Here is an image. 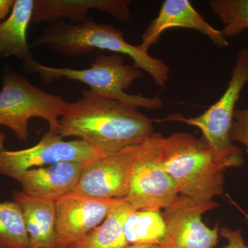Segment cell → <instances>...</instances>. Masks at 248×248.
<instances>
[{"label": "cell", "mask_w": 248, "mask_h": 248, "mask_svg": "<svg viewBox=\"0 0 248 248\" xmlns=\"http://www.w3.org/2000/svg\"><path fill=\"white\" fill-rule=\"evenodd\" d=\"M248 83V48L244 47L237 54L231 78L223 95L202 115L186 118L180 114H172L156 122H182L197 127L206 143L218 159L231 168L244 164L242 150L233 144L231 130L233 116L243 89Z\"/></svg>", "instance_id": "obj_5"}, {"label": "cell", "mask_w": 248, "mask_h": 248, "mask_svg": "<svg viewBox=\"0 0 248 248\" xmlns=\"http://www.w3.org/2000/svg\"><path fill=\"white\" fill-rule=\"evenodd\" d=\"M126 248H159L158 246H153V245H135V246H130Z\"/></svg>", "instance_id": "obj_25"}, {"label": "cell", "mask_w": 248, "mask_h": 248, "mask_svg": "<svg viewBox=\"0 0 248 248\" xmlns=\"http://www.w3.org/2000/svg\"><path fill=\"white\" fill-rule=\"evenodd\" d=\"M82 98L68 102L57 134L76 137L102 156L146 141L155 135L153 122L139 108L82 90Z\"/></svg>", "instance_id": "obj_1"}, {"label": "cell", "mask_w": 248, "mask_h": 248, "mask_svg": "<svg viewBox=\"0 0 248 248\" xmlns=\"http://www.w3.org/2000/svg\"><path fill=\"white\" fill-rule=\"evenodd\" d=\"M14 201L22 208L31 248H55V202L16 191Z\"/></svg>", "instance_id": "obj_15"}, {"label": "cell", "mask_w": 248, "mask_h": 248, "mask_svg": "<svg viewBox=\"0 0 248 248\" xmlns=\"http://www.w3.org/2000/svg\"><path fill=\"white\" fill-rule=\"evenodd\" d=\"M161 164L177 184L180 195L210 202L224 191V173L231 166L218 159L210 147L194 135L156 133Z\"/></svg>", "instance_id": "obj_3"}, {"label": "cell", "mask_w": 248, "mask_h": 248, "mask_svg": "<svg viewBox=\"0 0 248 248\" xmlns=\"http://www.w3.org/2000/svg\"><path fill=\"white\" fill-rule=\"evenodd\" d=\"M218 206L214 201L200 202L178 196L162 213L166 236L159 248H216L220 236L218 224L209 228L202 218Z\"/></svg>", "instance_id": "obj_9"}, {"label": "cell", "mask_w": 248, "mask_h": 248, "mask_svg": "<svg viewBox=\"0 0 248 248\" xmlns=\"http://www.w3.org/2000/svg\"><path fill=\"white\" fill-rule=\"evenodd\" d=\"M0 248H31L24 214L15 201L0 202Z\"/></svg>", "instance_id": "obj_19"}, {"label": "cell", "mask_w": 248, "mask_h": 248, "mask_svg": "<svg viewBox=\"0 0 248 248\" xmlns=\"http://www.w3.org/2000/svg\"><path fill=\"white\" fill-rule=\"evenodd\" d=\"M124 236L129 246L162 245L166 236V224L160 210H135L125 220Z\"/></svg>", "instance_id": "obj_18"}, {"label": "cell", "mask_w": 248, "mask_h": 248, "mask_svg": "<svg viewBox=\"0 0 248 248\" xmlns=\"http://www.w3.org/2000/svg\"><path fill=\"white\" fill-rule=\"evenodd\" d=\"M82 140L65 141L58 134L48 132L35 146L20 151L0 153V174L19 182L23 173L65 161L87 162L101 156Z\"/></svg>", "instance_id": "obj_8"}, {"label": "cell", "mask_w": 248, "mask_h": 248, "mask_svg": "<svg viewBox=\"0 0 248 248\" xmlns=\"http://www.w3.org/2000/svg\"><path fill=\"white\" fill-rule=\"evenodd\" d=\"M209 6L223 24L226 38L240 35L248 29V0H211Z\"/></svg>", "instance_id": "obj_20"}, {"label": "cell", "mask_w": 248, "mask_h": 248, "mask_svg": "<svg viewBox=\"0 0 248 248\" xmlns=\"http://www.w3.org/2000/svg\"><path fill=\"white\" fill-rule=\"evenodd\" d=\"M42 46L71 58L87 55L95 49L124 54L133 60L134 66L149 74L158 86L164 87L169 81L170 68L162 60L129 44L122 31L111 24L97 23L89 17L79 24L63 20L50 23L31 47Z\"/></svg>", "instance_id": "obj_2"}, {"label": "cell", "mask_w": 248, "mask_h": 248, "mask_svg": "<svg viewBox=\"0 0 248 248\" xmlns=\"http://www.w3.org/2000/svg\"><path fill=\"white\" fill-rule=\"evenodd\" d=\"M35 0H16L9 17L0 23V55L25 62L32 58L27 31L32 22Z\"/></svg>", "instance_id": "obj_16"}, {"label": "cell", "mask_w": 248, "mask_h": 248, "mask_svg": "<svg viewBox=\"0 0 248 248\" xmlns=\"http://www.w3.org/2000/svg\"><path fill=\"white\" fill-rule=\"evenodd\" d=\"M88 162L65 161L30 169L23 173L18 182L27 195L56 202L73 190Z\"/></svg>", "instance_id": "obj_13"}, {"label": "cell", "mask_w": 248, "mask_h": 248, "mask_svg": "<svg viewBox=\"0 0 248 248\" xmlns=\"http://www.w3.org/2000/svg\"><path fill=\"white\" fill-rule=\"evenodd\" d=\"M219 235L227 241V244L221 248H248L240 230H232L229 227L220 229Z\"/></svg>", "instance_id": "obj_22"}, {"label": "cell", "mask_w": 248, "mask_h": 248, "mask_svg": "<svg viewBox=\"0 0 248 248\" xmlns=\"http://www.w3.org/2000/svg\"><path fill=\"white\" fill-rule=\"evenodd\" d=\"M124 199H97L71 193L55 202V248H71L99 226Z\"/></svg>", "instance_id": "obj_10"}, {"label": "cell", "mask_w": 248, "mask_h": 248, "mask_svg": "<svg viewBox=\"0 0 248 248\" xmlns=\"http://www.w3.org/2000/svg\"><path fill=\"white\" fill-rule=\"evenodd\" d=\"M232 141L244 145L248 154V107L235 110L231 130Z\"/></svg>", "instance_id": "obj_21"}, {"label": "cell", "mask_w": 248, "mask_h": 248, "mask_svg": "<svg viewBox=\"0 0 248 248\" xmlns=\"http://www.w3.org/2000/svg\"><path fill=\"white\" fill-rule=\"evenodd\" d=\"M135 153V145L89 161L72 193L107 200L125 199Z\"/></svg>", "instance_id": "obj_11"}, {"label": "cell", "mask_w": 248, "mask_h": 248, "mask_svg": "<svg viewBox=\"0 0 248 248\" xmlns=\"http://www.w3.org/2000/svg\"><path fill=\"white\" fill-rule=\"evenodd\" d=\"M130 0H35L32 23L50 22L68 19L79 24L89 17L91 10L108 13L117 20L130 19Z\"/></svg>", "instance_id": "obj_14"}, {"label": "cell", "mask_w": 248, "mask_h": 248, "mask_svg": "<svg viewBox=\"0 0 248 248\" xmlns=\"http://www.w3.org/2000/svg\"><path fill=\"white\" fill-rule=\"evenodd\" d=\"M228 200H229L230 203L232 204V205H234L235 208L237 209V210H239L240 211V213L242 214L243 215H244L245 218H246V221L248 222V213H246V211H245L244 210H243L242 208H241V207L239 206V205H238L237 203H236V202H234V201H233L232 199L231 198L230 196L228 195Z\"/></svg>", "instance_id": "obj_24"}, {"label": "cell", "mask_w": 248, "mask_h": 248, "mask_svg": "<svg viewBox=\"0 0 248 248\" xmlns=\"http://www.w3.org/2000/svg\"><path fill=\"white\" fill-rule=\"evenodd\" d=\"M137 210L124 199L103 221L71 248H126L124 226L129 215Z\"/></svg>", "instance_id": "obj_17"}, {"label": "cell", "mask_w": 248, "mask_h": 248, "mask_svg": "<svg viewBox=\"0 0 248 248\" xmlns=\"http://www.w3.org/2000/svg\"><path fill=\"white\" fill-rule=\"evenodd\" d=\"M173 28L190 29L208 37L218 48L229 46L228 39L221 31L215 29L199 14L188 0H166L157 17L153 19L142 35L139 45L148 53L151 46L158 42L163 32Z\"/></svg>", "instance_id": "obj_12"}, {"label": "cell", "mask_w": 248, "mask_h": 248, "mask_svg": "<svg viewBox=\"0 0 248 248\" xmlns=\"http://www.w3.org/2000/svg\"><path fill=\"white\" fill-rule=\"evenodd\" d=\"M1 81L0 125L11 129L18 140L24 142L29 139V122L32 118L45 120L48 131L57 133L68 102L36 87L11 69L4 71Z\"/></svg>", "instance_id": "obj_6"}, {"label": "cell", "mask_w": 248, "mask_h": 248, "mask_svg": "<svg viewBox=\"0 0 248 248\" xmlns=\"http://www.w3.org/2000/svg\"><path fill=\"white\" fill-rule=\"evenodd\" d=\"M14 2V0H0V23L4 21L11 14Z\"/></svg>", "instance_id": "obj_23"}, {"label": "cell", "mask_w": 248, "mask_h": 248, "mask_svg": "<svg viewBox=\"0 0 248 248\" xmlns=\"http://www.w3.org/2000/svg\"><path fill=\"white\" fill-rule=\"evenodd\" d=\"M6 141V137L4 134L0 133V153L4 151V143Z\"/></svg>", "instance_id": "obj_26"}, {"label": "cell", "mask_w": 248, "mask_h": 248, "mask_svg": "<svg viewBox=\"0 0 248 248\" xmlns=\"http://www.w3.org/2000/svg\"><path fill=\"white\" fill-rule=\"evenodd\" d=\"M156 133L135 145L128 195L125 200L137 210L167 208L180 195L165 170L158 154Z\"/></svg>", "instance_id": "obj_7"}, {"label": "cell", "mask_w": 248, "mask_h": 248, "mask_svg": "<svg viewBox=\"0 0 248 248\" xmlns=\"http://www.w3.org/2000/svg\"><path fill=\"white\" fill-rule=\"evenodd\" d=\"M24 68L27 73L39 75L45 85L62 79L79 81L89 86V91L97 95L139 108L160 109L163 107L159 97H146L126 92L136 80L143 77V73L133 65L124 64L123 57L119 54L101 55L84 69L45 66L32 58L24 62Z\"/></svg>", "instance_id": "obj_4"}]
</instances>
